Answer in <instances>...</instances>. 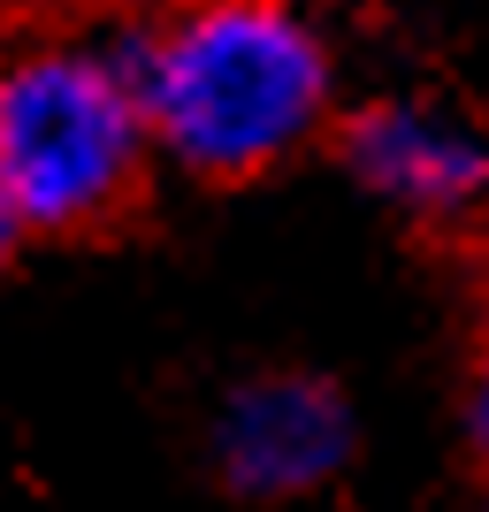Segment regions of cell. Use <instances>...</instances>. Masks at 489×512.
<instances>
[{
	"label": "cell",
	"mask_w": 489,
	"mask_h": 512,
	"mask_svg": "<svg viewBox=\"0 0 489 512\" xmlns=\"http://www.w3.org/2000/svg\"><path fill=\"white\" fill-rule=\"evenodd\" d=\"M153 161L199 184H253L337 115V54L298 0H161L123 31Z\"/></svg>",
	"instance_id": "6da1fadb"
},
{
	"label": "cell",
	"mask_w": 489,
	"mask_h": 512,
	"mask_svg": "<svg viewBox=\"0 0 489 512\" xmlns=\"http://www.w3.org/2000/svg\"><path fill=\"white\" fill-rule=\"evenodd\" d=\"M360 451V413L314 367H260L214 398L207 467L237 505L321 497Z\"/></svg>",
	"instance_id": "3957f363"
},
{
	"label": "cell",
	"mask_w": 489,
	"mask_h": 512,
	"mask_svg": "<svg viewBox=\"0 0 489 512\" xmlns=\"http://www.w3.org/2000/svg\"><path fill=\"white\" fill-rule=\"evenodd\" d=\"M459 428H467L474 467L489 474V329L474 337V360H467V390H459Z\"/></svg>",
	"instance_id": "5b68a950"
},
{
	"label": "cell",
	"mask_w": 489,
	"mask_h": 512,
	"mask_svg": "<svg viewBox=\"0 0 489 512\" xmlns=\"http://www.w3.org/2000/svg\"><path fill=\"white\" fill-rule=\"evenodd\" d=\"M153 138L123 39L23 31L0 46V199L23 237H92L146 192Z\"/></svg>",
	"instance_id": "7a4b0ae2"
},
{
	"label": "cell",
	"mask_w": 489,
	"mask_h": 512,
	"mask_svg": "<svg viewBox=\"0 0 489 512\" xmlns=\"http://www.w3.org/2000/svg\"><path fill=\"white\" fill-rule=\"evenodd\" d=\"M23 230H16V214H8V199H0V276H8V260H16Z\"/></svg>",
	"instance_id": "8992f818"
},
{
	"label": "cell",
	"mask_w": 489,
	"mask_h": 512,
	"mask_svg": "<svg viewBox=\"0 0 489 512\" xmlns=\"http://www.w3.org/2000/svg\"><path fill=\"white\" fill-rule=\"evenodd\" d=\"M474 512H489V490H482V505H474Z\"/></svg>",
	"instance_id": "52a82bcc"
},
{
	"label": "cell",
	"mask_w": 489,
	"mask_h": 512,
	"mask_svg": "<svg viewBox=\"0 0 489 512\" xmlns=\"http://www.w3.org/2000/svg\"><path fill=\"white\" fill-rule=\"evenodd\" d=\"M337 153L344 176L405 222L451 230V222H474L489 207V138L444 100L390 92V100L352 107L337 130Z\"/></svg>",
	"instance_id": "277c9868"
}]
</instances>
